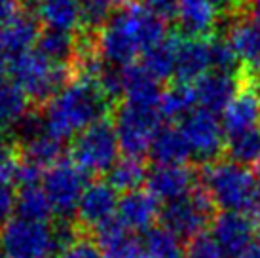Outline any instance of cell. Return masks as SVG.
Listing matches in <instances>:
<instances>
[{"label":"cell","mask_w":260,"mask_h":258,"mask_svg":"<svg viewBox=\"0 0 260 258\" xmlns=\"http://www.w3.org/2000/svg\"><path fill=\"white\" fill-rule=\"evenodd\" d=\"M51 215H53V209H51V203L48 200L46 192H44L42 184L19 188L17 203H15V216L48 222Z\"/></svg>","instance_id":"obj_30"},{"label":"cell","mask_w":260,"mask_h":258,"mask_svg":"<svg viewBox=\"0 0 260 258\" xmlns=\"http://www.w3.org/2000/svg\"><path fill=\"white\" fill-rule=\"evenodd\" d=\"M159 213V201L148 190L141 188L120 198L116 218L129 232H148Z\"/></svg>","instance_id":"obj_18"},{"label":"cell","mask_w":260,"mask_h":258,"mask_svg":"<svg viewBox=\"0 0 260 258\" xmlns=\"http://www.w3.org/2000/svg\"><path fill=\"white\" fill-rule=\"evenodd\" d=\"M238 74H230V72H220V71L205 72L202 78L194 84L196 99H198L200 108L209 110L213 114L224 112L226 107L230 105L232 99L238 93V86H239Z\"/></svg>","instance_id":"obj_17"},{"label":"cell","mask_w":260,"mask_h":258,"mask_svg":"<svg viewBox=\"0 0 260 258\" xmlns=\"http://www.w3.org/2000/svg\"><path fill=\"white\" fill-rule=\"evenodd\" d=\"M164 38H167L166 21L152 14L141 0H135L116 8L109 23L99 30L97 46L105 63L123 69Z\"/></svg>","instance_id":"obj_1"},{"label":"cell","mask_w":260,"mask_h":258,"mask_svg":"<svg viewBox=\"0 0 260 258\" xmlns=\"http://www.w3.org/2000/svg\"><path fill=\"white\" fill-rule=\"evenodd\" d=\"M114 122L103 118L74 137L71 144V159L86 175H103L112 169L120 156Z\"/></svg>","instance_id":"obj_7"},{"label":"cell","mask_w":260,"mask_h":258,"mask_svg":"<svg viewBox=\"0 0 260 258\" xmlns=\"http://www.w3.org/2000/svg\"><path fill=\"white\" fill-rule=\"evenodd\" d=\"M6 61H8V55H6V51H4L2 42H0V69H6Z\"/></svg>","instance_id":"obj_44"},{"label":"cell","mask_w":260,"mask_h":258,"mask_svg":"<svg viewBox=\"0 0 260 258\" xmlns=\"http://www.w3.org/2000/svg\"><path fill=\"white\" fill-rule=\"evenodd\" d=\"M256 167H258V175H260V159H258V164H256Z\"/></svg>","instance_id":"obj_46"},{"label":"cell","mask_w":260,"mask_h":258,"mask_svg":"<svg viewBox=\"0 0 260 258\" xmlns=\"http://www.w3.org/2000/svg\"><path fill=\"white\" fill-rule=\"evenodd\" d=\"M99 251L103 258H150L143 241H137L131 234H125L109 245H103Z\"/></svg>","instance_id":"obj_34"},{"label":"cell","mask_w":260,"mask_h":258,"mask_svg":"<svg viewBox=\"0 0 260 258\" xmlns=\"http://www.w3.org/2000/svg\"><path fill=\"white\" fill-rule=\"evenodd\" d=\"M30 108L32 105L29 97L14 80H0V131L10 133Z\"/></svg>","instance_id":"obj_26"},{"label":"cell","mask_w":260,"mask_h":258,"mask_svg":"<svg viewBox=\"0 0 260 258\" xmlns=\"http://www.w3.org/2000/svg\"><path fill=\"white\" fill-rule=\"evenodd\" d=\"M143 245L150 258H186L181 237L175 236L166 226H152L145 232Z\"/></svg>","instance_id":"obj_31"},{"label":"cell","mask_w":260,"mask_h":258,"mask_svg":"<svg viewBox=\"0 0 260 258\" xmlns=\"http://www.w3.org/2000/svg\"><path fill=\"white\" fill-rule=\"evenodd\" d=\"M213 201L202 186L177 201L167 203L159 213L161 226L171 230L181 239H196L203 236L207 226L213 224Z\"/></svg>","instance_id":"obj_8"},{"label":"cell","mask_w":260,"mask_h":258,"mask_svg":"<svg viewBox=\"0 0 260 258\" xmlns=\"http://www.w3.org/2000/svg\"><path fill=\"white\" fill-rule=\"evenodd\" d=\"M241 258H260V237L254 239V243L251 245V249H249Z\"/></svg>","instance_id":"obj_42"},{"label":"cell","mask_w":260,"mask_h":258,"mask_svg":"<svg viewBox=\"0 0 260 258\" xmlns=\"http://www.w3.org/2000/svg\"><path fill=\"white\" fill-rule=\"evenodd\" d=\"M40 33L42 29L37 15L29 10H23L21 14L15 15L12 21L0 29V42L8 57H12L35 50Z\"/></svg>","instance_id":"obj_20"},{"label":"cell","mask_w":260,"mask_h":258,"mask_svg":"<svg viewBox=\"0 0 260 258\" xmlns=\"http://www.w3.org/2000/svg\"><path fill=\"white\" fill-rule=\"evenodd\" d=\"M63 143L57 137H53L46 129L44 133H40L38 137L30 139L29 143L17 146L19 152V158L23 162H29V164L37 165L40 169H50L53 164H57L59 159H63Z\"/></svg>","instance_id":"obj_25"},{"label":"cell","mask_w":260,"mask_h":258,"mask_svg":"<svg viewBox=\"0 0 260 258\" xmlns=\"http://www.w3.org/2000/svg\"><path fill=\"white\" fill-rule=\"evenodd\" d=\"M112 4H114V8H122L125 6V4H131V2H135V0H110Z\"/></svg>","instance_id":"obj_45"},{"label":"cell","mask_w":260,"mask_h":258,"mask_svg":"<svg viewBox=\"0 0 260 258\" xmlns=\"http://www.w3.org/2000/svg\"><path fill=\"white\" fill-rule=\"evenodd\" d=\"M254 226L247 215L220 213L213 218L211 237L228 258H241L254 243Z\"/></svg>","instance_id":"obj_12"},{"label":"cell","mask_w":260,"mask_h":258,"mask_svg":"<svg viewBox=\"0 0 260 258\" xmlns=\"http://www.w3.org/2000/svg\"><path fill=\"white\" fill-rule=\"evenodd\" d=\"M6 72L29 97L32 107L38 108H44L61 89L74 82L71 67L51 63L37 50L8 57Z\"/></svg>","instance_id":"obj_5"},{"label":"cell","mask_w":260,"mask_h":258,"mask_svg":"<svg viewBox=\"0 0 260 258\" xmlns=\"http://www.w3.org/2000/svg\"><path fill=\"white\" fill-rule=\"evenodd\" d=\"M251 15L260 19V0H251Z\"/></svg>","instance_id":"obj_43"},{"label":"cell","mask_w":260,"mask_h":258,"mask_svg":"<svg viewBox=\"0 0 260 258\" xmlns=\"http://www.w3.org/2000/svg\"><path fill=\"white\" fill-rule=\"evenodd\" d=\"M0 258H6V256H4V254H2V251H0Z\"/></svg>","instance_id":"obj_47"},{"label":"cell","mask_w":260,"mask_h":258,"mask_svg":"<svg viewBox=\"0 0 260 258\" xmlns=\"http://www.w3.org/2000/svg\"><path fill=\"white\" fill-rule=\"evenodd\" d=\"M161 91L164 89H159V82L152 78L141 63L123 67V101L159 107Z\"/></svg>","instance_id":"obj_22"},{"label":"cell","mask_w":260,"mask_h":258,"mask_svg":"<svg viewBox=\"0 0 260 258\" xmlns=\"http://www.w3.org/2000/svg\"><path fill=\"white\" fill-rule=\"evenodd\" d=\"M143 4L166 23L175 21L179 15V0H143Z\"/></svg>","instance_id":"obj_38"},{"label":"cell","mask_w":260,"mask_h":258,"mask_svg":"<svg viewBox=\"0 0 260 258\" xmlns=\"http://www.w3.org/2000/svg\"><path fill=\"white\" fill-rule=\"evenodd\" d=\"M198 188V173L188 165H154L146 175V190L158 201H177Z\"/></svg>","instance_id":"obj_13"},{"label":"cell","mask_w":260,"mask_h":258,"mask_svg":"<svg viewBox=\"0 0 260 258\" xmlns=\"http://www.w3.org/2000/svg\"><path fill=\"white\" fill-rule=\"evenodd\" d=\"M218 10L213 0H179L177 21L182 36L207 38L215 35L218 21Z\"/></svg>","instance_id":"obj_19"},{"label":"cell","mask_w":260,"mask_h":258,"mask_svg":"<svg viewBox=\"0 0 260 258\" xmlns=\"http://www.w3.org/2000/svg\"><path fill=\"white\" fill-rule=\"evenodd\" d=\"M55 258H103L95 239L89 237H74L57 252Z\"/></svg>","instance_id":"obj_35"},{"label":"cell","mask_w":260,"mask_h":258,"mask_svg":"<svg viewBox=\"0 0 260 258\" xmlns=\"http://www.w3.org/2000/svg\"><path fill=\"white\" fill-rule=\"evenodd\" d=\"M114 10L116 8L110 0H80V12H82L80 29L99 33L109 23Z\"/></svg>","instance_id":"obj_33"},{"label":"cell","mask_w":260,"mask_h":258,"mask_svg":"<svg viewBox=\"0 0 260 258\" xmlns=\"http://www.w3.org/2000/svg\"><path fill=\"white\" fill-rule=\"evenodd\" d=\"M15 203H17V194L12 186H0V228L15 216Z\"/></svg>","instance_id":"obj_39"},{"label":"cell","mask_w":260,"mask_h":258,"mask_svg":"<svg viewBox=\"0 0 260 258\" xmlns=\"http://www.w3.org/2000/svg\"><path fill=\"white\" fill-rule=\"evenodd\" d=\"M179 129L186 139L192 150V158L202 162L203 165L220 159L222 150H226V133L222 122L209 110L194 108L179 123Z\"/></svg>","instance_id":"obj_10"},{"label":"cell","mask_w":260,"mask_h":258,"mask_svg":"<svg viewBox=\"0 0 260 258\" xmlns=\"http://www.w3.org/2000/svg\"><path fill=\"white\" fill-rule=\"evenodd\" d=\"M86 177V173L71 158L59 159L57 164H53L50 169L44 171L42 188L51 203L53 215L69 218L76 213L80 198L89 184Z\"/></svg>","instance_id":"obj_9"},{"label":"cell","mask_w":260,"mask_h":258,"mask_svg":"<svg viewBox=\"0 0 260 258\" xmlns=\"http://www.w3.org/2000/svg\"><path fill=\"white\" fill-rule=\"evenodd\" d=\"M209 71V36L207 38H194V36L179 35V40H177V57H175V82L196 84L205 72Z\"/></svg>","instance_id":"obj_16"},{"label":"cell","mask_w":260,"mask_h":258,"mask_svg":"<svg viewBox=\"0 0 260 258\" xmlns=\"http://www.w3.org/2000/svg\"><path fill=\"white\" fill-rule=\"evenodd\" d=\"M159 107L135 105L122 101L114 107V129L118 144L123 156L143 159L150 152V146L161 125Z\"/></svg>","instance_id":"obj_6"},{"label":"cell","mask_w":260,"mask_h":258,"mask_svg":"<svg viewBox=\"0 0 260 258\" xmlns=\"http://www.w3.org/2000/svg\"><path fill=\"white\" fill-rule=\"evenodd\" d=\"M21 158L17 148H6L0 152V186H12L17 182V173H19Z\"/></svg>","instance_id":"obj_36"},{"label":"cell","mask_w":260,"mask_h":258,"mask_svg":"<svg viewBox=\"0 0 260 258\" xmlns=\"http://www.w3.org/2000/svg\"><path fill=\"white\" fill-rule=\"evenodd\" d=\"M74 237L69 226L12 216L0 228V251L6 258H55Z\"/></svg>","instance_id":"obj_4"},{"label":"cell","mask_w":260,"mask_h":258,"mask_svg":"<svg viewBox=\"0 0 260 258\" xmlns=\"http://www.w3.org/2000/svg\"><path fill=\"white\" fill-rule=\"evenodd\" d=\"M116 190L110 186L107 180H93L89 182L80 198L76 218L82 228H99L101 224L109 222L116 216L118 201Z\"/></svg>","instance_id":"obj_14"},{"label":"cell","mask_w":260,"mask_h":258,"mask_svg":"<svg viewBox=\"0 0 260 258\" xmlns=\"http://www.w3.org/2000/svg\"><path fill=\"white\" fill-rule=\"evenodd\" d=\"M148 154L156 165H186L188 159L192 158L186 139L175 125H164L159 129Z\"/></svg>","instance_id":"obj_23"},{"label":"cell","mask_w":260,"mask_h":258,"mask_svg":"<svg viewBox=\"0 0 260 258\" xmlns=\"http://www.w3.org/2000/svg\"><path fill=\"white\" fill-rule=\"evenodd\" d=\"M226 40L236 51L241 67L260 72V19L251 15V10L245 14L228 19Z\"/></svg>","instance_id":"obj_15"},{"label":"cell","mask_w":260,"mask_h":258,"mask_svg":"<svg viewBox=\"0 0 260 258\" xmlns=\"http://www.w3.org/2000/svg\"><path fill=\"white\" fill-rule=\"evenodd\" d=\"M76 44L78 38L74 33L57 29H42L35 50L55 64H65L73 69V61L76 57Z\"/></svg>","instance_id":"obj_24"},{"label":"cell","mask_w":260,"mask_h":258,"mask_svg":"<svg viewBox=\"0 0 260 258\" xmlns=\"http://www.w3.org/2000/svg\"><path fill=\"white\" fill-rule=\"evenodd\" d=\"M196 99L194 84H182V82H171L161 91L159 97V114L164 120H182L186 114L194 110Z\"/></svg>","instance_id":"obj_28"},{"label":"cell","mask_w":260,"mask_h":258,"mask_svg":"<svg viewBox=\"0 0 260 258\" xmlns=\"http://www.w3.org/2000/svg\"><path fill=\"white\" fill-rule=\"evenodd\" d=\"M213 4L217 6L218 14L224 17H238L251 10V0H213Z\"/></svg>","instance_id":"obj_40"},{"label":"cell","mask_w":260,"mask_h":258,"mask_svg":"<svg viewBox=\"0 0 260 258\" xmlns=\"http://www.w3.org/2000/svg\"><path fill=\"white\" fill-rule=\"evenodd\" d=\"M177 40L179 35L167 36L156 46H152L150 50H146L141 55V64L145 67V71L150 74L152 78L161 82H167L175 76V57H177Z\"/></svg>","instance_id":"obj_27"},{"label":"cell","mask_w":260,"mask_h":258,"mask_svg":"<svg viewBox=\"0 0 260 258\" xmlns=\"http://www.w3.org/2000/svg\"><path fill=\"white\" fill-rule=\"evenodd\" d=\"M107 175H109L107 182L114 188L116 192L129 194L135 192V190H141V186L146 184L148 171H146L143 159L123 156L112 165V169Z\"/></svg>","instance_id":"obj_29"},{"label":"cell","mask_w":260,"mask_h":258,"mask_svg":"<svg viewBox=\"0 0 260 258\" xmlns=\"http://www.w3.org/2000/svg\"><path fill=\"white\" fill-rule=\"evenodd\" d=\"M110 110H114V107L101 93L97 84L74 80L44 107L46 129L53 137L65 141L80 135L103 118H109L107 114Z\"/></svg>","instance_id":"obj_2"},{"label":"cell","mask_w":260,"mask_h":258,"mask_svg":"<svg viewBox=\"0 0 260 258\" xmlns=\"http://www.w3.org/2000/svg\"><path fill=\"white\" fill-rule=\"evenodd\" d=\"M32 14L38 17L44 29L74 33L82 27L80 0H38Z\"/></svg>","instance_id":"obj_21"},{"label":"cell","mask_w":260,"mask_h":258,"mask_svg":"<svg viewBox=\"0 0 260 258\" xmlns=\"http://www.w3.org/2000/svg\"><path fill=\"white\" fill-rule=\"evenodd\" d=\"M202 188L222 213L251 215L260 207V175L232 159H217L202 169Z\"/></svg>","instance_id":"obj_3"},{"label":"cell","mask_w":260,"mask_h":258,"mask_svg":"<svg viewBox=\"0 0 260 258\" xmlns=\"http://www.w3.org/2000/svg\"><path fill=\"white\" fill-rule=\"evenodd\" d=\"M238 93L222 112L226 137L260 129V72L241 67Z\"/></svg>","instance_id":"obj_11"},{"label":"cell","mask_w":260,"mask_h":258,"mask_svg":"<svg viewBox=\"0 0 260 258\" xmlns=\"http://www.w3.org/2000/svg\"><path fill=\"white\" fill-rule=\"evenodd\" d=\"M226 152L232 162L241 165L258 164L260 159V129L243 131L238 135L226 137Z\"/></svg>","instance_id":"obj_32"},{"label":"cell","mask_w":260,"mask_h":258,"mask_svg":"<svg viewBox=\"0 0 260 258\" xmlns=\"http://www.w3.org/2000/svg\"><path fill=\"white\" fill-rule=\"evenodd\" d=\"M23 12L21 0H0V29Z\"/></svg>","instance_id":"obj_41"},{"label":"cell","mask_w":260,"mask_h":258,"mask_svg":"<svg viewBox=\"0 0 260 258\" xmlns=\"http://www.w3.org/2000/svg\"><path fill=\"white\" fill-rule=\"evenodd\" d=\"M186 258H228L222 249L215 243V239L209 236H200L190 241L186 251Z\"/></svg>","instance_id":"obj_37"}]
</instances>
